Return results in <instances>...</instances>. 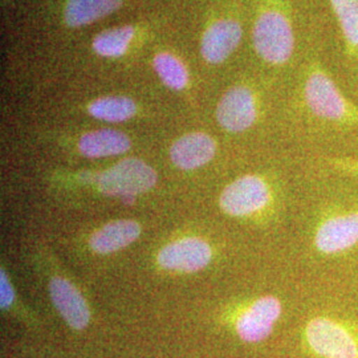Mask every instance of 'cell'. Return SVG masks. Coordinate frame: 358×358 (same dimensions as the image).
I'll return each mask as SVG.
<instances>
[{
    "mask_svg": "<svg viewBox=\"0 0 358 358\" xmlns=\"http://www.w3.org/2000/svg\"><path fill=\"white\" fill-rule=\"evenodd\" d=\"M304 99L309 110L325 121L357 124L358 108L338 90L325 69L315 68L304 84Z\"/></svg>",
    "mask_w": 358,
    "mask_h": 358,
    "instance_id": "6da1fadb",
    "label": "cell"
},
{
    "mask_svg": "<svg viewBox=\"0 0 358 358\" xmlns=\"http://www.w3.org/2000/svg\"><path fill=\"white\" fill-rule=\"evenodd\" d=\"M309 350L319 358H358V331L331 317H315L306 327Z\"/></svg>",
    "mask_w": 358,
    "mask_h": 358,
    "instance_id": "7a4b0ae2",
    "label": "cell"
},
{
    "mask_svg": "<svg viewBox=\"0 0 358 358\" xmlns=\"http://www.w3.org/2000/svg\"><path fill=\"white\" fill-rule=\"evenodd\" d=\"M254 47L257 55L271 64L287 63L294 48V31L289 20L278 10H266L256 19Z\"/></svg>",
    "mask_w": 358,
    "mask_h": 358,
    "instance_id": "3957f363",
    "label": "cell"
},
{
    "mask_svg": "<svg viewBox=\"0 0 358 358\" xmlns=\"http://www.w3.org/2000/svg\"><path fill=\"white\" fill-rule=\"evenodd\" d=\"M157 182L152 167L141 159L130 158L118 162L103 173L99 180V189L105 195L133 199L134 195L148 192Z\"/></svg>",
    "mask_w": 358,
    "mask_h": 358,
    "instance_id": "277c9868",
    "label": "cell"
},
{
    "mask_svg": "<svg viewBox=\"0 0 358 358\" xmlns=\"http://www.w3.org/2000/svg\"><path fill=\"white\" fill-rule=\"evenodd\" d=\"M267 183L256 176H244L229 185L220 195L222 208L232 217H247L268 205Z\"/></svg>",
    "mask_w": 358,
    "mask_h": 358,
    "instance_id": "5b68a950",
    "label": "cell"
},
{
    "mask_svg": "<svg viewBox=\"0 0 358 358\" xmlns=\"http://www.w3.org/2000/svg\"><path fill=\"white\" fill-rule=\"evenodd\" d=\"M358 243V211L325 217L315 234V245L324 255H338Z\"/></svg>",
    "mask_w": 358,
    "mask_h": 358,
    "instance_id": "8992f818",
    "label": "cell"
},
{
    "mask_svg": "<svg viewBox=\"0 0 358 358\" xmlns=\"http://www.w3.org/2000/svg\"><path fill=\"white\" fill-rule=\"evenodd\" d=\"M282 315V303L273 296L255 300L236 321V332L245 343H260L273 331Z\"/></svg>",
    "mask_w": 358,
    "mask_h": 358,
    "instance_id": "52a82bcc",
    "label": "cell"
},
{
    "mask_svg": "<svg viewBox=\"0 0 358 358\" xmlns=\"http://www.w3.org/2000/svg\"><path fill=\"white\" fill-rule=\"evenodd\" d=\"M217 118L223 128L234 133L252 127L256 120L254 93L245 87L231 88L217 105Z\"/></svg>",
    "mask_w": 358,
    "mask_h": 358,
    "instance_id": "ba28073f",
    "label": "cell"
},
{
    "mask_svg": "<svg viewBox=\"0 0 358 358\" xmlns=\"http://www.w3.org/2000/svg\"><path fill=\"white\" fill-rule=\"evenodd\" d=\"M210 260V245L198 238H185L170 243L158 255L161 267L180 272H195L205 268Z\"/></svg>",
    "mask_w": 358,
    "mask_h": 358,
    "instance_id": "9c48e42d",
    "label": "cell"
},
{
    "mask_svg": "<svg viewBox=\"0 0 358 358\" xmlns=\"http://www.w3.org/2000/svg\"><path fill=\"white\" fill-rule=\"evenodd\" d=\"M242 40V27L236 20L224 19L210 27L202 38V55L211 64L223 63Z\"/></svg>",
    "mask_w": 358,
    "mask_h": 358,
    "instance_id": "30bf717a",
    "label": "cell"
},
{
    "mask_svg": "<svg viewBox=\"0 0 358 358\" xmlns=\"http://www.w3.org/2000/svg\"><path fill=\"white\" fill-rule=\"evenodd\" d=\"M51 299L68 325L73 329H84L90 322V309L84 297L69 282L62 278L52 279Z\"/></svg>",
    "mask_w": 358,
    "mask_h": 358,
    "instance_id": "8fae6325",
    "label": "cell"
},
{
    "mask_svg": "<svg viewBox=\"0 0 358 358\" xmlns=\"http://www.w3.org/2000/svg\"><path fill=\"white\" fill-rule=\"evenodd\" d=\"M215 155V142L203 133H192L174 142L170 150L171 161L183 170L203 166Z\"/></svg>",
    "mask_w": 358,
    "mask_h": 358,
    "instance_id": "7c38bea8",
    "label": "cell"
},
{
    "mask_svg": "<svg viewBox=\"0 0 358 358\" xmlns=\"http://www.w3.org/2000/svg\"><path fill=\"white\" fill-rule=\"evenodd\" d=\"M141 232L140 224L133 220H115L96 231L90 238V245L99 254H110L133 243Z\"/></svg>",
    "mask_w": 358,
    "mask_h": 358,
    "instance_id": "4fadbf2b",
    "label": "cell"
},
{
    "mask_svg": "<svg viewBox=\"0 0 358 358\" xmlns=\"http://www.w3.org/2000/svg\"><path fill=\"white\" fill-rule=\"evenodd\" d=\"M129 148L130 141L128 136L112 129L90 131L84 134L78 142V149L81 154L90 158H101L125 153L128 152Z\"/></svg>",
    "mask_w": 358,
    "mask_h": 358,
    "instance_id": "5bb4252c",
    "label": "cell"
},
{
    "mask_svg": "<svg viewBox=\"0 0 358 358\" xmlns=\"http://www.w3.org/2000/svg\"><path fill=\"white\" fill-rule=\"evenodd\" d=\"M121 4L122 0H68L65 22L69 27L87 26L115 13Z\"/></svg>",
    "mask_w": 358,
    "mask_h": 358,
    "instance_id": "9a60e30c",
    "label": "cell"
},
{
    "mask_svg": "<svg viewBox=\"0 0 358 358\" xmlns=\"http://www.w3.org/2000/svg\"><path fill=\"white\" fill-rule=\"evenodd\" d=\"M345 40L346 48L358 56V0H329Z\"/></svg>",
    "mask_w": 358,
    "mask_h": 358,
    "instance_id": "2e32d148",
    "label": "cell"
},
{
    "mask_svg": "<svg viewBox=\"0 0 358 358\" xmlns=\"http://www.w3.org/2000/svg\"><path fill=\"white\" fill-rule=\"evenodd\" d=\"M136 103L128 97H103L90 105V113L94 118L109 121V122H122L136 115Z\"/></svg>",
    "mask_w": 358,
    "mask_h": 358,
    "instance_id": "e0dca14e",
    "label": "cell"
},
{
    "mask_svg": "<svg viewBox=\"0 0 358 358\" xmlns=\"http://www.w3.org/2000/svg\"><path fill=\"white\" fill-rule=\"evenodd\" d=\"M133 35L134 28L131 26L106 29L93 40V50L105 57H120L128 50Z\"/></svg>",
    "mask_w": 358,
    "mask_h": 358,
    "instance_id": "ac0fdd59",
    "label": "cell"
},
{
    "mask_svg": "<svg viewBox=\"0 0 358 358\" xmlns=\"http://www.w3.org/2000/svg\"><path fill=\"white\" fill-rule=\"evenodd\" d=\"M154 68L161 80L171 90H183L187 84L185 66L170 53H158L154 57Z\"/></svg>",
    "mask_w": 358,
    "mask_h": 358,
    "instance_id": "d6986e66",
    "label": "cell"
},
{
    "mask_svg": "<svg viewBox=\"0 0 358 358\" xmlns=\"http://www.w3.org/2000/svg\"><path fill=\"white\" fill-rule=\"evenodd\" d=\"M329 164L338 171L358 177V158H334Z\"/></svg>",
    "mask_w": 358,
    "mask_h": 358,
    "instance_id": "ffe728a7",
    "label": "cell"
},
{
    "mask_svg": "<svg viewBox=\"0 0 358 358\" xmlns=\"http://www.w3.org/2000/svg\"><path fill=\"white\" fill-rule=\"evenodd\" d=\"M13 301V289L11 284L8 282L4 271L0 272V306L4 308H8Z\"/></svg>",
    "mask_w": 358,
    "mask_h": 358,
    "instance_id": "44dd1931",
    "label": "cell"
}]
</instances>
